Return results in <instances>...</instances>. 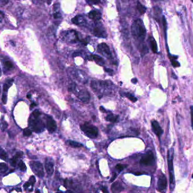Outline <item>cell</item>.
Segmentation results:
<instances>
[{"mask_svg":"<svg viewBox=\"0 0 193 193\" xmlns=\"http://www.w3.org/2000/svg\"><path fill=\"white\" fill-rule=\"evenodd\" d=\"M132 33L133 37L139 42L144 40L146 31L142 20L137 19L133 22L132 25Z\"/></svg>","mask_w":193,"mask_h":193,"instance_id":"obj_1","label":"cell"},{"mask_svg":"<svg viewBox=\"0 0 193 193\" xmlns=\"http://www.w3.org/2000/svg\"><path fill=\"white\" fill-rule=\"evenodd\" d=\"M174 149L173 148L170 149L168 151L167 160L168 170H169V188L171 191H173L175 187V180H174V173L173 168V157H174Z\"/></svg>","mask_w":193,"mask_h":193,"instance_id":"obj_2","label":"cell"},{"mask_svg":"<svg viewBox=\"0 0 193 193\" xmlns=\"http://www.w3.org/2000/svg\"><path fill=\"white\" fill-rule=\"evenodd\" d=\"M29 125L32 131L36 133L42 132L45 128V125L40 119V116H36L33 115H31L30 118Z\"/></svg>","mask_w":193,"mask_h":193,"instance_id":"obj_3","label":"cell"},{"mask_svg":"<svg viewBox=\"0 0 193 193\" xmlns=\"http://www.w3.org/2000/svg\"><path fill=\"white\" fill-rule=\"evenodd\" d=\"M81 129L84 133L90 138H95L98 135V130L95 126L90 124L85 123L81 125Z\"/></svg>","mask_w":193,"mask_h":193,"instance_id":"obj_4","label":"cell"},{"mask_svg":"<svg viewBox=\"0 0 193 193\" xmlns=\"http://www.w3.org/2000/svg\"><path fill=\"white\" fill-rule=\"evenodd\" d=\"M92 32L95 36L101 38L107 37V33L103 26L100 23L95 22L92 27Z\"/></svg>","mask_w":193,"mask_h":193,"instance_id":"obj_5","label":"cell"},{"mask_svg":"<svg viewBox=\"0 0 193 193\" xmlns=\"http://www.w3.org/2000/svg\"><path fill=\"white\" fill-rule=\"evenodd\" d=\"M30 167L33 173L38 177L43 178L44 176L43 166L39 161H31Z\"/></svg>","mask_w":193,"mask_h":193,"instance_id":"obj_6","label":"cell"},{"mask_svg":"<svg viewBox=\"0 0 193 193\" xmlns=\"http://www.w3.org/2000/svg\"><path fill=\"white\" fill-rule=\"evenodd\" d=\"M154 161H155V159H154L153 153L151 151H149L142 156V158L140 160V163L143 166H150L154 163Z\"/></svg>","mask_w":193,"mask_h":193,"instance_id":"obj_7","label":"cell"},{"mask_svg":"<svg viewBox=\"0 0 193 193\" xmlns=\"http://www.w3.org/2000/svg\"><path fill=\"white\" fill-rule=\"evenodd\" d=\"M167 188V180L166 176L161 173L158 178L157 189L161 193H166Z\"/></svg>","mask_w":193,"mask_h":193,"instance_id":"obj_8","label":"cell"},{"mask_svg":"<svg viewBox=\"0 0 193 193\" xmlns=\"http://www.w3.org/2000/svg\"><path fill=\"white\" fill-rule=\"evenodd\" d=\"M98 50L103 55L106 56L108 58H111V54L109 47L105 43H102L98 45Z\"/></svg>","mask_w":193,"mask_h":193,"instance_id":"obj_9","label":"cell"},{"mask_svg":"<svg viewBox=\"0 0 193 193\" xmlns=\"http://www.w3.org/2000/svg\"><path fill=\"white\" fill-rule=\"evenodd\" d=\"M46 128L50 133L54 132L57 129V124L55 120L51 116H47L46 118Z\"/></svg>","mask_w":193,"mask_h":193,"instance_id":"obj_10","label":"cell"},{"mask_svg":"<svg viewBox=\"0 0 193 193\" xmlns=\"http://www.w3.org/2000/svg\"><path fill=\"white\" fill-rule=\"evenodd\" d=\"M72 22L76 25L80 26H86L87 25L86 20L83 16L77 15L71 19Z\"/></svg>","mask_w":193,"mask_h":193,"instance_id":"obj_11","label":"cell"},{"mask_svg":"<svg viewBox=\"0 0 193 193\" xmlns=\"http://www.w3.org/2000/svg\"><path fill=\"white\" fill-rule=\"evenodd\" d=\"M45 168L46 169V173L49 176H51V175L54 172V163L52 162V160L50 158H46L45 160Z\"/></svg>","mask_w":193,"mask_h":193,"instance_id":"obj_12","label":"cell"},{"mask_svg":"<svg viewBox=\"0 0 193 193\" xmlns=\"http://www.w3.org/2000/svg\"><path fill=\"white\" fill-rule=\"evenodd\" d=\"M151 125H152L153 132L155 133V134L157 137H159L160 138L161 136L163 134V130L162 129V128H161V127L159 124V122L155 120H154L152 121Z\"/></svg>","mask_w":193,"mask_h":193,"instance_id":"obj_13","label":"cell"},{"mask_svg":"<svg viewBox=\"0 0 193 193\" xmlns=\"http://www.w3.org/2000/svg\"><path fill=\"white\" fill-rule=\"evenodd\" d=\"M124 189L123 186L118 181L115 182L111 186V191L113 193H120Z\"/></svg>","mask_w":193,"mask_h":193,"instance_id":"obj_14","label":"cell"},{"mask_svg":"<svg viewBox=\"0 0 193 193\" xmlns=\"http://www.w3.org/2000/svg\"><path fill=\"white\" fill-rule=\"evenodd\" d=\"M88 16L90 19L94 21H98L101 19L102 14L98 10H92L88 14Z\"/></svg>","mask_w":193,"mask_h":193,"instance_id":"obj_15","label":"cell"},{"mask_svg":"<svg viewBox=\"0 0 193 193\" xmlns=\"http://www.w3.org/2000/svg\"><path fill=\"white\" fill-rule=\"evenodd\" d=\"M78 97L82 101L86 102V101H89L90 96H89V93H87V92H86V91H84V90H82V91H80V92H79Z\"/></svg>","mask_w":193,"mask_h":193,"instance_id":"obj_16","label":"cell"},{"mask_svg":"<svg viewBox=\"0 0 193 193\" xmlns=\"http://www.w3.org/2000/svg\"><path fill=\"white\" fill-rule=\"evenodd\" d=\"M23 155V153L22 151L17 152L15 154V156L13 157V158L11 159V160H10V163H11V166H13L14 167L15 166L17 160H18V159L19 158V157L22 156Z\"/></svg>","mask_w":193,"mask_h":193,"instance_id":"obj_17","label":"cell"},{"mask_svg":"<svg viewBox=\"0 0 193 193\" xmlns=\"http://www.w3.org/2000/svg\"><path fill=\"white\" fill-rule=\"evenodd\" d=\"M150 46H151V48L152 51L154 52V53H156V52H157V46L156 41L153 37H150Z\"/></svg>","mask_w":193,"mask_h":193,"instance_id":"obj_18","label":"cell"},{"mask_svg":"<svg viewBox=\"0 0 193 193\" xmlns=\"http://www.w3.org/2000/svg\"><path fill=\"white\" fill-rule=\"evenodd\" d=\"M13 81H13V79L8 80V81H7L4 85H3V93H7L9 89L10 88V87L12 85Z\"/></svg>","mask_w":193,"mask_h":193,"instance_id":"obj_19","label":"cell"},{"mask_svg":"<svg viewBox=\"0 0 193 193\" xmlns=\"http://www.w3.org/2000/svg\"><path fill=\"white\" fill-rule=\"evenodd\" d=\"M91 57H92V58L93 59V60L98 65H102L104 64V60L102 58H101V57H100V56L97 55H93L91 56Z\"/></svg>","mask_w":193,"mask_h":193,"instance_id":"obj_20","label":"cell"},{"mask_svg":"<svg viewBox=\"0 0 193 193\" xmlns=\"http://www.w3.org/2000/svg\"><path fill=\"white\" fill-rule=\"evenodd\" d=\"M137 9L138 11L141 14H145L146 11V8L143 5H142L139 2H137Z\"/></svg>","mask_w":193,"mask_h":193,"instance_id":"obj_21","label":"cell"},{"mask_svg":"<svg viewBox=\"0 0 193 193\" xmlns=\"http://www.w3.org/2000/svg\"><path fill=\"white\" fill-rule=\"evenodd\" d=\"M118 118V115H114L113 114L108 115L106 117V120L107 121H109L111 122H115L117 121Z\"/></svg>","mask_w":193,"mask_h":193,"instance_id":"obj_22","label":"cell"},{"mask_svg":"<svg viewBox=\"0 0 193 193\" xmlns=\"http://www.w3.org/2000/svg\"><path fill=\"white\" fill-rule=\"evenodd\" d=\"M8 169V167L7 164L4 163H0V176L4 174Z\"/></svg>","mask_w":193,"mask_h":193,"instance_id":"obj_23","label":"cell"},{"mask_svg":"<svg viewBox=\"0 0 193 193\" xmlns=\"http://www.w3.org/2000/svg\"><path fill=\"white\" fill-rule=\"evenodd\" d=\"M67 142L68 145H69L70 146H71L72 147H75V148L81 147L83 146L81 143H80L79 142H77L76 141H68Z\"/></svg>","mask_w":193,"mask_h":193,"instance_id":"obj_24","label":"cell"},{"mask_svg":"<svg viewBox=\"0 0 193 193\" xmlns=\"http://www.w3.org/2000/svg\"><path fill=\"white\" fill-rule=\"evenodd\" d=\"M8 154L5 151V150L0 146V159L6 161L8 159Z\"/></svg>","mask_w":193,"mask_h":193,"instance_id":"obj_25","label":"cell"},{"mask_svg":"<svg viewBox=\"0 0 193 193\" xmlns=\"http://www.w3.org/2000/svg\"><path fill=\"white\" fill-rule=\"evenodd\" d=\"M3 65H4L5 68L8 69H10L13 68V64L11 61H5L3 63Z\"/></svg>","mask_w":193,"mask_h":193,"instance_id":"obj_26","label":"cell"},{"mask_svg":"<svg viewBox=\"0 0 193 193\" xmlns=\"http://www.w3.org/2000/svg\"><path fill=\"white\" fill-rule=\"evenodd\" d=\"M18 167L19 169L22 171H26L27 170V167L26 166V164H24L23 161L20 160L19 162L18 163Z\"/></svg>","mask_w":193,"mask_h":193,"instance_id":"obj_27","label":"cell"},{"mask_svg":"<svg viewBox=\"0 0 193 193\" xmlns=\"http://www.w3.org/2000/svg\"><path fill=\"white\" fill-rule=\"evenodd\" d=\"M127 165L125 164H118L116 166V169L118 170L119 172H121L125 168L127 167Z\"/></svg>","mask_w":193,"mask_h":193,"instance_id":"obj_28","label":"cell"},{"mask_svg":"<svg viewBox=\"0 0 193 193\" xmlns=\"http://www.w3.org/2000/svg\"><path fill=\"white\" fill-rule=\"evenodd\" d=\"M125 96L129 100H131L132 102H136L137 101V98L133 96H132L131 94H129V93L125 94Z\"/></svg>","mask_w":193,"mask_h":193,"instance_id":"obj_29","label":"cell"},{"mask_svg":"<svg viewBox=\"0 0 193 193\" xmlns=\"http://www.w3.org/2000/svg\"><path fill=\"white\" fill-rule=\"evenodd\" d=\"M23 133L25 136H30L32 134V131L29 128H25L23 130Z\"/></svg>","mask_w":193,"mask_h":193,"instance_id":"obj_30","label":"cell"},{"mask_svg":"<svg viewBox=\"0 0 193 193\" xmlns=\"http://www.w3.org/2000/svg\"><path fill=\"white\" fill-rule=\"evenodd\" d=\"M86 1L90 5H96L100 2V0H86Z\"/></svg>","mask_w":193,"mask_h":193,"instance_id":"obj_31","label":"cell"},{"mask_svg":"<svg viewBox=\"0 0 193 193\" xmlns=\"http://www.w3.org/2000/svg\"><path fill=\"white\" fill-rule=\"evenodd\" d=\"M171 61L172 65L174 67H179L180 66V63L177 61H176V59H173V60H171Z\"/></svg>","mask_w":193,"mask_h":193,"instance_id":"obj_32","label":"cell"},{"mask_svg":"<svg viewBox=\"0 0 193 193\" xmlns=\"http://www.w3.org/2000/svg\"><path fill=\"white\" fill-rule=\"evenodd\" d=\"M8 127V124L6 121H2L1 124V128L2 131H5L7 127Z\"/></svg>","mask_w":193,"mask_h":193,"instance_id":"obj_33","label":"cell"},{"mask_svg":"<svg viewBox=\"0 0 193 193\" xmlns=\"http://www.w3.org/2000/svg\"><path fill=\"white\" fill-rule=\"evenodd\" d=\"M29 183L31 185H33L34 184L35 182H36V179H35V177L34 176H32L30 178V180H29Z\"/></svg>","mask_w":193,"mask_h":193,"instance_id":"obj_34","label":"cell"},{"mask_svg":"<svg viewBox=\"0 0 193 193\" xmlns=\"http://www.w3.org/2000/svg\"><path fill=\"white\" fill-rule=\"evenodd\" d=\"M7 100H8V97H7V93H3L2 97V100L3 103L4 104H6L7 102Z\"/></svg>","mask_w":193,"mask_h":193,"instance_id":"obj_35","label":"cell"},{"mask_svg":"<svg viewBox=\"0 0 193 193\" xmlns=\"http://www.w3.org/2000/svg\"><path fill=\"white\" fill-rule=\"evenodd\" d=\"M190 112H191V127L193 129V106L190 107Z\"/></svg>","mask_w":193,"mask_h":193,"instance_id":"obj_36","label":"cell"},{"mask_svg":"<svg viewBox=\"0 0 193 193\" xmlns=\"http://www.w3.org/2000/svg\"><path fill=\"white\" fill-rule=\"evenodd\" d=\"M54 17L55 19H58V18H60V17H61V14L59 13V12H57L54 14Z\"/></svg>","mask_w":193,"mask_h":193,"instance_id":"obj_37","label":"cell"},{"mask_svg":"<svg viewBox=\"0 0 193 193\" xmlns=\"http://www.w3.org/2000/svg\"><path fill=\"white\" fill-rule=\"evenodd\" d=\"M116 177H117L116 173H113V176H112V177H111V178L110 179V182H113L114 181H115V180L116 179Z\"/></svg>","mask_w":193,"mask_h":193,"instance_id":"obj_38","label":"cell"},{"mask_svg":"<svg viewBox=\"0 0 193 193\" xmlns=\"http://www.w3.org/2000/svg\"><path fill=\"white\" fill-rule=\"evenodd\" d=\"M102 191L103 193H109L107 188L106 187H103L102 188Z\"/></svg>","mask_w":193,"mask_h":193,"instance_id":"obj_39","label":"cell"},{"mask_svg":"<svg viewBox=\"0 0 193 193\" xmlns=\"http://www.w3.org/2000/svg\"><path fill=\"white\" fill-rule=\"evenodd\" d=\"M100 110H101V112H102V113H106V110H105L104 109V108L103 107H102V106H101V107H100Z\"/></svg>","mask_w":193,"mask_h":193,"instance_id":"obj_40","label":"cell"},{"mask_svg":"<svg viewBox=\"0 0 193 193\" xmlns=\"http://www.w3.org/2000/svg\"><path fill=\"white\" fill-rule=\"evenodd\" d=\"M105 71L107 72H108V73H110V72H113V69H110V68H105Z\"/></svg>","mask_w":193,"mask_h":193,"instance_id":"obj_41","label":"cell"},{"mask_svg":"<svg viewBox=\"0 0 193 193\" xmlns=\"http://www.w3.org/2000/svg\"><path fill=\"white\" fill-rule=\"evenodd\" d=\"M172 77L174 79H177V76L174 74V73L173 72H172Z\"/></svg>","mask_w":193,"mask_h":193,"instance_id":"obj_42","label":"cell"},{"mask_svg":"<svg viewBox=\"0 0 193 193\" xmlns=\"http://www.w3.org/2000/svg\"><path fill=\"white\" fill-rule=\"evenodd\" d=\"M132 82L133 83V84H136L137 83V79L136 78H134V79H133L132 80Z\"/></svg>","mask_w":193,"mask_h":193,"instance_id":"obj_43","label":"cell"},{"mask_svg":"<svg viewBox=\"0 0 193 193\" xmlns=\"http://www.w3.org/2000/svg\"><path fill=\"white\" fill-rule=\"evenodd\" d=\"M36 106V103H33L31 104V106H30V108L31 109H32V108H33L34 107H35Z\"/></svg>","mask_w":193,"mask_h":193,"instance_id":"obj_44","label":"cell"},{"mask_svg":"<svg viewBox=\"0 0 193 193\" xmlns=\"http://www.w3.org/2000/svg\"><path fill=\"white\" fill-rule=\"evenodd\" d=\"M65 193H74V192H72V191H71V190H67L66 191V192Z\"/></svg>","mask_w":193,"mask_h":193,"instance_id":"obj_45","label":"cell"},{"mask_svg":"<svg viewBox=\"0 0 193 193\" xmlns=\"http://www.w3.org/2000/svg\"><path fill=\"white\" fill-rule=\"evenodd\" d=\"M27 97L28 98H30V97H31V95H30V94H28V95L27 96Z\"/></svg>","mask_w":193,"mask_h":193,"instance_id":"obj_46","label":"cell"},{"mask_svg":"<svg viewBox=\"0 0 193 193\" xmlns=\"http://www.w3.org/2000/svg\"><path fill=\"white\" fill-rule=\"evenodd\" d=\"M56 193H63V192H62V191H59L57 192Z\"/></svg>","mask_w":193,"mask_h":193,"instance_id":"obj_47","label":"cell"},{"mask_svg":"<svg viewBox=\"0 0 193 193\" xmlns=\"http://www.w3.org/2000/svg\"><path fill=\"white\" fill-rule=\"evenodd\" d=\"M36 193H40V191L38 190H37L36 191Z\"/></svg>","mask_w":193,"mask_h":193,"instance_id":"obj_48","label":"cell"},{"mask_svg":"<svg viewBox=\"0 0 193 193\" xmlns=\"http://www.w3.org/2000/svg\"><path fill=\"white\" fill-rule=\"evenodd\" d=\"M1 69H0V76H1Z\"/></svg>","mask_w":193,"mask_h":193,"instance_id":"obj_49","label":"cell"},{"mask_svg":"<svg viewBox=\"0 0 193 193\" xmlns=\"http://www.w3.org/2000/svg\"><path fill=\"white\" fill-rule=\"evenodd\" d=\"M192 178H193V174H192Z\"/></svg>","mask_w":193,"mask_h":193,"instance_id":"obj_50","label":"cell"}]
</instances>
